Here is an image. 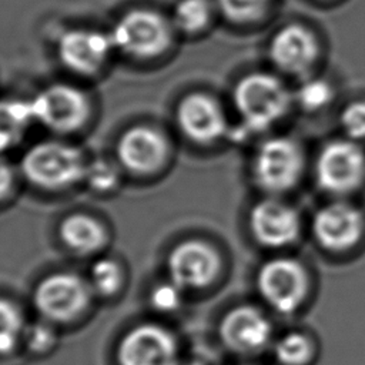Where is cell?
I'll use <instances>...</instances> for the list:
<instances>
[{
	"mask_svg": "<svg viewBox=\"0 0 365 365\" xmlns=\"http://www.w3.org/2000/svg\"><path fill=\"white\" fill-rule=\"evenodd\" d=\"M123 284V271L111 258H100L90 268L88 285L93 294L113 297Z\"/></svg>",
	"mask_w": 365,
	"mask_h": 365,
	"instance_id": "cell-23",
	"label": "cell"
},
{
	"mask_svg": "<svg viewBox=\"0 0 365 365\" xmlns=\"http://www.w3.org/2000/svg\"><path fill=\"white\" fill-rule=\"evenodd\" d=\"M304 170V154L299 144L289 137L277 135L264 140L251 164L255 184L269 192L281 194L294 188Z\"/></svg>",
	"mask_w": 365,
	"mask_h": 365,
	"instance_id": "cell-5",
	"label": "cell"
},
{
	"mask_svg": "<svg viewBox=\"0 0 365 365\" xmlns=\"http://www.w3.org/2000/svg\"><path fill=\"white\" fill-rule=\"evenodd\" d=\"M58 234L67 248L83 255L98 251L107 237L104 227L86 214H71L64 218Z\"/></svg>",
	"mask_w": 365,
	"mask_h": 365,
	"instance_id": "cell-19",
	"label": "cell"
},
{
	"mask_svg": "<svg viewBox=\"0 0 365 365\" xmlns=\"http://www.w3.org/2000/svg\"><path fill=\"white\" fill-rule=\"evenodd\" d=\"M182 291L181 287L170 279V282L160 284L151 291L150 304L157 312H175L182 304Z\"/></svg>",
	"mask_w": 365,
	"mask_h": 365,
	"instance_id": "cell-29",
	"label": "cell"
},
{
	"mask_svg": "<svg viewBox=\"0 0 365 365\" xmlns=\"http://www.w3.org/2000/svg\"><path fill=\"white\" fill-rule=\"evenodd\" d=\"M321 352L318 336L302 327L277 332L268 355L274 365H314Z\"/></svg>",
	"mask_w": 365,
	"mask_h": 365,
	"instance_id": "cell-18",
	"label": "cell"
},
{
	"mask_svg": "<svg viewBox=\"0 0 365 365\" xmlns=\"http://www.w3.org/2000/svg\"><path fill=\"white\" fill-rule=\"evenodd\" d=\"M275 0H215L218 10L231 21L251 23L262 19Z\"/></svg>",
	"mask_w": 365,
	"mask_h": 365,
	"instance_id": "cell-24",
	"label": "cell"
},
{
	"mask_svg": "<svg viewBox=\"0 0 365 365\" xmlns=\"http://www.w3.org/2000/svg\"><path fill=\"white\" fill-rule=\"evenodd\" d=\"M170 279L182 289H202L218 277V252L202 241H184L173 248L167 259Z\"/></svg>",
	"mask_w": 365,
	"mask_h": 365,
	"instance_id": "cell-11",
	"label": "cell"
},
{
	"mask_svg": "<svg viewBox=\"0 0 365 365\" xmlns=\"http://www.w3.org/2000/svg\"><path fill=\"white\" fill-rule=\"evenodd\" d=\"M26 324L20 308L4 298H0V355L11 354L23 339Z\"/></svg>",
	"mask_w": 365,
	"mask_h": 365,
	"instance_id": "cell-22",
	"label": "cell"
},
{
	"mask_svg": "<svg viewBox=\"0 0 365 365\" xmlns=\"http://www.w3.org/2000/svg\"><path fill=\"white\" fill-rule=\"evenodd\" d=\"M34 123L30 100H0V154L19 145Z\"/></svg>",
	"mask_w": 365,
	"mask_h": 365,
	"instance_id": "cell-20",
	"label": "cell"
},
{
	"mask_svg": "<svg viewBox=\"0 0 365 365\" xmlns=\"http://www.w3.org/2000/svg\"><path fill=\"white\" fill-rule=\"evenodd\" d=\"M86 164L76 145L64 141H41L26 151L21 171L38 188L63 190L83 180Z\"/></svg>",
	"mask_w": 365,
	"mask_h": 365,
	"instance_id": "cell-3",
	"label": "cell"
},
{
	"mask_svg": "<svg viewBox=\"0 0 365 365\" xmlns=\"http://www.w3.org/2000/svg\"><path fill=\"white\" fill-rule=\"evenodd\" d=\"M115 361L117 365H180V344L164 325L138 324L117 342Z\"/></svg>",
	"mask_w": 365,
	"mask_h": 365,
	"instance_id": "cell-9",
	"label": "cell"
},
{
	"mask_svg": "<svg viewBox=\"0 0 365 365\" xmlns=\"http://www.w3.org/2000/svg\"><path fill=\"white\" fill-rule=\"evenodd\" d=\"M113 48L110 34L96 29H70L57 40V56L61 64L83 76L97 73Z\"/></svg>",
	"mask_w": 365,
	"mask_h": 365,
	"instance_id": "cell-14",
	"label": "cell"
},
{
	"mask_svg": "<svg viewBox=\"0 0 365 365\" xmlns=\"http://www.w3.org/2000/svg\"><path fill=\"white\" fill-rule=\"evenodd\" d=\"M255 289L262 305L279 317L297 315L309 301L311 277L295 258L267 259L257 271Z\"/></svg>",
	"mask_w": 365,
	"mask_h": 365,
	"instance_id": "cell-2",
	"label": "cell"
},
{
	"mask_svg": "<svg viewBox=\"0 0 365 365\" xmlns=\"http://www.w3.org/2000/svg\"><path fill=\"white\" fill-rule=\"evenodd\" d=\"M292 100L294 96L282 80L262 71L244 76L232 91L235 110L250 133L265 131L281 121Z\"/></svg>",
	"mask_w": 365,
	"mask_h": 365,
	"instance_id": "cell-1",
	"label": "cell"
},
{
	"mask_svg": "<svg viewBox=\"0 0 365 365\" xmlns=\"http://www.w3.org/2000/svg\"><path fill=\"white\" fill-rule=\"evenodd\" d=\"M14 181V173L10 163L0 154V200L7 197Z\"/></svg>",
	"mask_w": 365,
	"mask_h": 365,
	"instance_id": "cell-30",
	"label": "cell"
},
{
	"mask_svg": "<svg viewBox=\"0 0 365 365\" xmlns=\"http://www.w3.org/2000/svg\"><path fill=\"white\" fill-rule=\"evenodd\" d=\"M91 294L88 281L81 277L73 272H54L36 285L33 305L43 319L64 324L86 311Z\"/></svg>",
	"mask_w": 365,
	"mask_h": 365,
	"instance_id": "cell-8",
	"label": "cell"
},
{
	"mask_svg": "<svg viewBox=\"0 0 365 365\" xmlns=\"http://www.w3.org/2000/svg\"><path fill=\"white\" fill-rule=\"evenodd\" d=\"M185 365H207L205 362H201V361H192V362H190V364H185Z\"/></svg>",
	"mask_w": 365,
	"mask_h": 365,
	"instance_id": "cell-31",
	"label": "cell"
},
{
	"mask_svg": "<svg viewBox=\"0 0 365 365\" xmlns=\"http://www.w3.org/2000/svg\"><path fill=\"white\" fill-rule=\"evenodd\" d=\"M294 100L307 111H318L334 100V87L322 78H308L298 87Z\"/></svg>",
	"mask_w": 365,
	"mask_h": 365,
	"instance_id": "cell-25",
	"label": "cell"
},
{
	"mask_svg": "<svg viewBox=\"0 0 365 365\" xmlns=\"http://www.w3.org/2000/svg\"><path fill=\"white\" fill-rule=\"evenodd\" d=\"M217 334L230 354L257 358L269 352L277 331L267 309L254 304H240L221 317Z\"/></svg>",
	"mask_w": 365,
	"mask_h": 365,
	"instance_id": "cell-4",
	"label": "cell"
},
{
	"mask_svg": "<svg viewBox=\"0 0 365 365\" xmlns=\"http://www.w3.org/2000/svg\"><path fill=\"white\" fill-rule=\"evenodd\" d=\"M117 167L103 158H97L93 163L86 164L83 180L96 191H110L118 182Z\"/></svg>",
	"mask_w": 365,
	"mask_h": 365,
	"instance_id": "cell-27",
	"label": "cell"
},
{
	"mask_svg": "<svg viewBox=\"0 0 365 365\" xmlns=\"http://www.w3.org/2000/svg\"><path fill=\"white\" fill-rule=\"evenodd\" d=\"M30 103L36 123L58 134L78 130L90 114L87 96L71 84H51Z\"/></svg>",
	"mask_w": 365,
	"mask_h": 365,
	"instance_id": "cell-10",
	"label": "cell"
},
{
	"mask_svg": "<svg viewBox=\"0 0 365 365\" xmlns=\"http://www.w3.org/2000/svg\"><path fill=\"white\" fill-rule=\"evenodd\" d=\"M29 352L34 355H44L50 352L57 344V331L48 321L26 325L21 339Z\"/></svg>",
	"mask_w": 365,
	"mask_h": 365,
	"instance_id": "cell-26",
	"label": "cell"
},
{
	"mask_svg": "<svg viewBox=\"0 0 365 365\" xmlns=\"http://www.w3.org/2000/svg\"><path fill=\"white\" fill-rule=\"evenodd\" d=\"M167 150L164 135L145 125L124 131L115 148L120 164L134 174H148L157 170L165 160Z\"/></svg>",
	"mask_w": 365,
	"mask_h": 365,
	"instance_id": "cell-17",
	"label": "cell"
},
{
	"mask_svg": "<svg viewBox=\"0 0 365 365\" xmlns=\"http://www.w3.org/2000/svg\"><path fill=\"white\" fill-rule=\"evenodd\" d=\"M315 34L302 24H287L271 38L268 56L272 64L291 76H305L319 57Z\"/></svg>",
	"mask_w": 365,
	"mask_h": 365,
	"instance_id": "cell-15",
	"label": "cell"
},
{
	"mask_svg": "<svg viewBox=\"0 0 365 365\" xmlns=\"http://www.w3.org/2000/svg\"><path fill=\"white\" fill-rule=\"evenodd\" d=\"M181 133L198 144H210L227 133V118L221 106L205 94L184 97L175 111Z\"/></svg>",
	"mask_w": 365,
	"mask_h": 365,
	"instance_id": "cell-16",
	"label": "cell"
},
{
	"mask_svg": "<svg viewBox=\"0 0 365 365\" xmlns=\"http://www.w3.org/2000/svg\"><path fill=\"white\" fill-rule=\"evenodd\" d=\"M318 187L329 194L344 195L365 180V151L361 143L338 138L327 143L315 161Z\"/></svg>",
	"mask_w": 365,
	"mask_h": 365,
	"instance_id": "cell-7",
	"label": "cell"
},
{
	"mask_svg": "<svg viewBox=\"0 0 365 365\" xmlns=\"http://www.w3.org/2000/svg\"><path fill=\"white\" fill-rule=\"evenodd\" d=\"M364 227L362 212L345 201L325 204L312 218L315 240L324 248L335 252L352 248L361 240Z\"/></svg>",
	"mask_w": 365,
	"mask_h": 365,
	"instance_id": "cell-12",
	"label": "cell"
},
{
	"mask_svg": "<svg viewBox=\"0 0 365 365\" xmlns=\"http://www.w3.org/2000/svg\"><path fill=\"white\" fill-rule=\"evenodd\" d=\"M212 17L211 0H178L171 13V24L188 34L208 26Z\"/></svg>",
	"mask_w": 365,
	"mask_h": 365,
	"instance_id": "cell-21",
	"label": "cell"
},
{
	"mask_svg": "<svg viewBox=\"0 0 365 365\" xmlns=\"http://www.w3.org/2000/svg\"><path fill=\"white\" fill-rule=\"evenodd\" d=\"M339 125L345 138L356 143L365 141V100H356L346 104L339 114Z\"/></svg>",
	"mask_w": 365,
	"mask_h": 365,
	"instance_id": "cell-28",
	"label": "cell"
},
{
	"mask_svg": "<svg viewBox=\"0 0 365 365\" xmlns=\"http://www.w3.org/2000/svg\"><path fill=\"white\" fill-rule=\"evenodd\" d=\"M171 26L158 11L138 7L124 13L108 34L114 48L131 57L148 58L170 46Z\"/></svg>",
	"mask_w": 365,
	"mask_h": 365,
	"instance_id": "cell-6",
	"label": "cell"
},
{
	"mask_svg": "<svg viewBox=\"0 0 365 365\" xmlns=\"http://www.w3.org/2000/svg\"><path fill=\"white\" fill-rule=\"evenodd\" d=\"M250 228L261 245L284 248L298 240L301 218L292 205L277 198H265L251 208Z\"/></svg>",
	"mask_w": 365,
	"mask_h": 365,
	"instance_id": "cell-13",
	"label": "cell"
}]
</instances>
